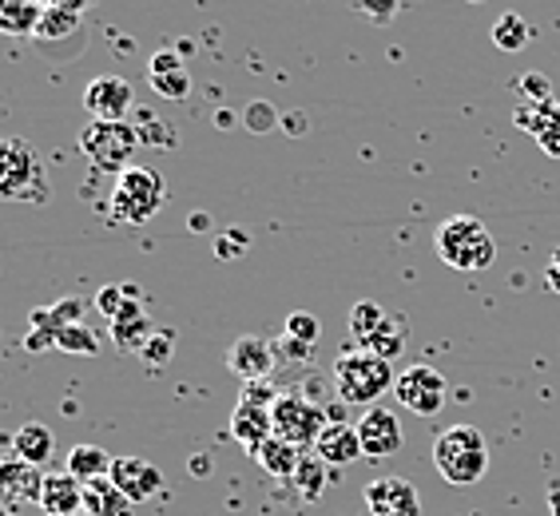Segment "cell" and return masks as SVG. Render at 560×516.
Masks as SVG:
<instances>
[{
  "mask_svg": "<svg viewBox=\"0 0 560 516\" xmlns=\"http://www.w3.org/2000/svg\"><path fill=\"white\" fill-rule=\"evenodd\" d=\"M207 226H211V219L207 215H191V231H207Z\"/></svg>",
  "mask_w": 560,
  "mask_h": 516,
  "instance_id": "7bdbcfd3",
  "label": "cell"
},
{
  "mask_svg": "<svg viewBox=\"0 0 560 516\" xmlns=\"http://www.w3.org/2000/svg\"><path fill=\"white\" fill-rule=\"evenodd\" d=\"M140 128H131L128 119H92L84 131H80V151H84V160L96 167V172H108V175H124L131 167V155L140 148Z\"/></svg>",
  "mask_w": 560,
  "mask_h": 516,
  "instance_id": "5b68a950",
  "label": "cell"
},
{
  "mask_svg": "<svg viewBox=\"0 0 560 516\" xmlns=\"http://www.w3.org/2000/svg\"><path fill=\"white\" fill-rule=\"evenodd\" d=\"M386 314L389 310H382V302H374V298L354 302V310H350V333H354V342L370 338V333L382 326V318H386Z\"/></svg>",
  "mask_w": 560,
  "mask_h": 516,
  "instance_id": "83f0119b",
  "label": "cell"
},
{
  "mask_svg": "<svg viewBox=\"0 0 560 516\" xmlns=\"http://www.w3.org/2000/svg\"><path fill=\"white\" fill-rule=\"evenodd\" d=\"M549 508H552V516H560V489H552L549 493Z\"/></svg>",
  "mask_w": 560,
  "mask_h": 516,
  "instance_id": "ee69618b",
  "label": "cell"
},
{
  "mask_svg": "<svg viewBox=\"0 0 560 516\" xmlns=\"http://www.w3.org/2000/svg\"><path fill=\"white\" fill-rule=\"evenodd\" d=\"M493 44L501 52H521L528 44V24L521 12H505V16H497L493 24Z\"/></svg>",
  "mask_w": 560,
  "mask_h": 516,
  "instance_id": "4316f807",
  "label": "cell"
},
{
  "mask_svg": "<svg viewBox=\"0 0 560 516\" xmlns=\"http://www.w3.org/2000/svg\"><path fill=\"white\" fill-rule=\"evenodd\" d=\"M40 484L44 469L21 461V457H0V505H36Z\"/></svg>",
  "mask_w": 560,
  "mask_h": 516,
  "instance_id": "5bb4252c",
  "label": "cell"
},
{
  "mask_svg": "<svg viewBox=\"0 0 560 516\" xmlns=\"http://www.w3.org/2000/svg\"><path fill=\"white\" fill-rule=\"evenodd\" d=\"M163 203H167L163 175L151 172V167H128V172L116 179V191H112V219H116V223L140 226L160 215Z\"/></svg>",
  "mask_w": 560,
  "mask_h": 516,
  "instance_id": "8992f818",
  "label": "cell"
},
{
  "mask_svg": "<svg viewBox=\"0 0 560 516\" xmlns=\"http://www.w3.org/2000/svg\"><path fill=\"white\" fill-rule=\"evenodd\" d=\"M250 457L259 461L262 473L282 477V481H287V477H294V469H299L302 449H299V445H291V442H282V437H267V442L250 453Z\"/></svg>",
  "mask_w": 560,
  "mask_h": 516,
  "instance_id": "7402d4cb",
  "label": "cell"
},
{
  "mask_svg": "<svg viewBox=\"0 0 560 516\" xmlns=\"http://www.w3.org/2000/svg\"><path fill=\"white\" fill-rule=\"evenodd\" d=\"M0 516H16V513H12V508H9V505H0Z\"/></svg>",
  "mask_w": 560,
  "mask_h": 516,
  "instance_id": "f6af8a7d",
  "label": "cell"
},
{
  "mask_svg": "<svg viewBox=\"0 0 560 516\" xmlns=\"http://www.w3.org/2000/svg\"><path fill=\"white\" fill-rule=\"evenodd\" d=\"M398 374H394V362L370 354V350H346L335 362V389L346 406H377V398L394 389Z\"/></svg>",
  "mask_w": 560,
  "mask_h": 516,
  "instance_id": "3957f363",
  "label": "cell"
},
{
  "mask_svg": "<svg viewBox=\"0 0 560 516\" xmlns=\"http://www.w3.org/2000/svg\"><path fill=\"white\" fill-rule=\"evenodd\" d=\"M243 247H247V235H243V231H235V243H219V255L231 258V250H235V255H238V250H243Z\"/></svg>",
  "mask_w": 560,
  "mask_h": 516,
  "instance_id": "ab89813d",
  "label": "cell"
},
{
  "mask_svg": "<svg viewBox=\"0 0 560 516\" xmlns=\"http://www.w3.org/2000/svg\"><path fill=\"white\" fill-rule=\"evenodd\" d=\"M33 40L40 44L44 56H52V60H72V56L84 52V44H88L84 12L60 9V4H44V16H40V24H36Z\"/></svg>",
  "mask_w": 560,
  "mask_h": 516,
  "instance_id": "ba28073f",
  "label": "cell"
},
{
  "mask_svg": "<svg viewBox=\"0 0 560 516\" xmlns=\"http://www.w3.org/2000/svg\"><path fill=\"white\" fill-rule=\"evenodd\" d=\"M44 4H60V9H72V12H88L96 0H44Z\"/></svg>",
  "mask_w": 560,
  "mask_h": 516,
  "instance_id": "60d3db41",
  "label": "cell"
},
{
  "mask_svg": "<svg viewBox=\"0 0 560 516\" xmlns=\"http://www.w3.org/2000/svg\"><path fill=\"white\" fill-rule=\"evenodd\" d=\"M314 453H318L326 465H335V469H346V465H354L366 457V453H362V437H358V425H346V421H330V425L318 433Z\"/></svg>",
  "mask_w": 560,
  "mask_h": 516,
  "instance_id": "2e32d148",
  "label": "cell"
},
{
  "mask_svg": "<svg viewBox=\"0 0 560 516\" xmlns=\"http://www.w3.org/2000/svg\"><path fill=\"white\" fill-rule=\"evenodd\" d=\"M318 333H323V326H318V318L306 310L291 314L287 318V330H282V342L291 345H306V350H314V342H318Z\"/></svg>",
  "mask_w": 560,
  "mask_h": 516,
  "instance_id": "f546056e",
  "label": "cell"
},
{
  "mask_svg": "<svg viewBox=\"0 0 560 516\" xmlns=\"http://www.w3.org/2000/svg\"><path fill=\"white\" fill-rule=\"evenodd\" d=\"M366 516H370V513H366Z\"/></svg>",
  "mask_w": 560,
  "mask_h": 516,
  "instance_id": "bcb514c9",
  "label": "cell"
},
{
  "mask_svg": "<svg viewBox=\"0 0 560 516\" xmlns=\"http://www.w3.org/2000/svg\"><path fill=\"white\" fill-rule=\"evenodd\" d=\"M433 465L457 489H469L489 473V445L477 425H450L433 442Z\"/></svg>",
  "mask_w": 560,
  "mask_h": 516,
  "instance_id": "7a4b0ae2",
  "label": "cell"
},
{
  "mask_svg": "<svg viewBox=\"0 0 560 516\" xmlns=\"http://www.w3.org/2000/svg\"><path fill=\"white\" fill-rule=\"evenodd\" d=\"M394 398L401 406L418 413V418H433V413H442L445 398H450V382L438 366L430 362H418V366H406L394 382Z\"/></svg>",
  "mask_w": 560,
  "mask_h": 516,
  "instance_id": "9c48e42d",
  "label": "cell"
},
{
  "mask_svg": "<svg viewBox=\"0 0 560 516\" xmlns=\"http://www.w3.org/2000/svg\"><path fill=\"white\" fill-rule=\"evenodd\" d=\"M270 421H275V437L299 445V449H314L318 433L330 425L326 409L306 398V394H299V389H282L275 406H270Z\"/></svg>",
  "mask_w": 560,
  "mask_h": 516,
  "instance_id": "52a82bcc",
  "label": "cell"
},
{
  "mask_svg": "<svg viewBox=\"0 0 560 516\" xmlns=\"http://www.w3.org/2000/svg\"><path fill=\"white\" fill-rule=\"evenodd\" d=\"M291 481L299 484V493L306 496V501H323L326 481H330V465H326L318 453H302V461H299V469H294Z\"/></svg>",
  "mask_w": 560,
  "mask_h": 516,
  "instance_id": "484cf974",
  "label": "cell"
},
{
  "mask_svg": "<svg viewBox=\"0 0 560 516\" xmlns=\"http://www.w3.org/2000/svg\"><path fill=\"white\" fill-rule=\"evenodd\" d=\"M36 505L44 508V516H75L84 513V484L75 481L72 473H44L40 484V501Z\"/></svg>",
  "mask_w": 560,
  "mask_h": 516,
  "instance_id": "ac0fdd59",
  "label": "cell"
},
{
  "mask_svg": "<svg viewBox=\"0 0 560 516\" xmlns=\"http://www.w3.org/2000/svg\"><path fill=\"white\" fill-rule=\"evenodd\" d=\"M148 80L163 99H175V104H179V99L191 96V75H187V68H179V72H163V75H148Z\"/></svg>",
  "mask_w": 560,
  "mask_h": 516,
  "instance_id": "4dcf8cb0",
  "label": "cell"
},
{
  "mask_svg": "<svg viewBox=\"0 0 560 516\" xmlns=\"http://www.w3.org/2000/svg\"><path fill=\"white\" fill-rule=\"evenodd\" d=\"M275 357H279V350H275L267 338L247 333V338H238V342L226 350V370L235 377H243V382H267V374L275 370Z\"/></svg>",
  "mask_w": 560,
  "mask_h": 516,
  "instance_id": "4fadbf2b",
  "label": "cell"
},
{
  "mask_svg": "<svg viewBox=\"0 0 560 516\" xmlns=\"http://www.w3.org/2000/svg\"><path fill=\"white\" fill-rule=\"evenodd\" d=\"M44 16V0H0V33L33 36Z\"/></svg>",
  "mask_w": 560,
  "mask_h": 516,
  "instance_id": "cb8c5ba5",
  "label": "cell"
},
{
  "mask_svg": "<svg viewBox=\"0 0 560 516\" xmlns=\"http://www.w3.org/2000/svg\"><path fill=\"white\" fill-rule=\"evenodd\" d=\"M0 199H16V203H44L48 199L44 160L21 136L0 140Z\"/></svg>",
  "mask_w": 560,
  "mask_h": 516,
  "instance_id": "277c9868",
  "label": "cell"
},
{
  "mask_svg": "<svg viewBox=\"0 0 560 516\" xmlns=\"http://www.w3.org/2000/svg\"><path fill=\"white\" fill-rule=\"evenodd\" d=\"M56 350H65V354L96 357L100 354V333H92L88 326H68V330L56 333Z\"/></svg>",
  "mask_w": 560,
  "mask_h": 516,
  "instance_id": "f1b7e54d",
  "label": "cell"
},
{
  "mask_svg": "<svg viewBox=\"0 0 560 516\" xmlns=\"http://www.w3.org/2000/svg\"><path fill=\"white\" fill-rule=\"evenodd\" d=\"M537 143H540V151H545L549 160H560V124H552V128L540 131Z\"/></svg>",
  "mask_w": 560,
  "mask_h": 516,
  "instance_id": "74e56055",
  "label": "cell"
},
{
  "mask_svg": "<svg viewBox=\"0 0 560 516\" xmlns=\"http://www.w3.org/2000/svg\"><path fill=\"white\" fill-rule=\"evenodd\" d=\"M521 92L533 96V104H549V84H545V75L533 72V75H521Z\"/></svg>",
  "mask_w": 560,
  "mask_h": 516,
  "instance_id": "8d00e7d4",
  "label": "cell"
},
{
  "mask_svg": "<svg viewBox=\"0 0 560 516\" xmlns=\"http://www.w3.org/2000/svg\"><path fill=\"white\" fill-rule=\"evenodd\" d=\"M358 350H370V354L394 362V357L406 350V318H401V314H386V318H382V326H377L370 338H362V342H358Z\"/></svg>",
  "mask_w": 560,
  "mask_h": 516,
  "instance_id": "603a6c76",
  "label": "cell"
},
{
  "mask_svg": "<svg viewBox=\"0 0 560 516\" xmlns=\"http://www.w3.org/2000/svg\"><path fill=\"white\" fill-rule=\"evenodd\" d=\"M131 104H136V87L124 75H96L84 87V108L92 112V119H108V124L128 119Z\"/></svg>",
  "mask_w": 560,
  "mask_h": 516,
  "instance_id": "7c38bea8",
  "label": "cell"
},
{
  "mask_svg": "<svg viewBox=\"0 0 560 516\" xmlns=\"http://www.w3.org/2000/svg\"><path fill=\"white\" fill-rule=\"evenodd\" d=\"M366 513L370 516H421L418 484L406 477H377L366 484Z\"/></svg>",
  "mask_w": 560,
  "mask_h": 516,
  "instance_id": "8fae6325",
  "label": "cell"
},
{
  "mask_svg": "<svg viewBox=\"0 0 560 516\" xmlns=\"http://www.w3.org/2000/svg\"><path fill=\"white\" fill-rule=\"evenodd\" d=\"M358 9L366 12L374 24H389L394 12H398V0H358Z\"/></svg>",
  "mask_w": 560,
  "mask_h": 516,
  "instance_id": "d590c367",
  "label": "cell"
},
{
  "mask_svg": "<svg viewBox=\"0 0 560 516\" xmlns=\"http://www.w3.org/2000/svg\"><path fill=\"white\" fill-rule=\"evenodd\" d=\"M112 481L124 489V496H128L131 505H143V501H151V496L160 493L163 473L151 461H143V457H116Z\"/></svg>",
  "mask_w": 560,
  "mask_h": 516,
  "instance_id": "9a60e30c",
  "label": "cell"
},
{
  "mask_svg": "<svg viewBox=\"0 0 560 516\" xmlns=\"http://www.w3.org/2000/svg\"><path fill=\"white\" fill-rule=\"evenodd\" d=\"M131 501L124 496L112 477H96V481L84 484V513L88 516H131Z\"/></svg>",
  "mask_w": 560,
  "mask_h": 516,
  "instance_id": "ffe728a7",
  "label": "cell"
},
{
  "mask_svg": "<svg viewBox=\"0 0 560 516\" xmlns=\"http://www.w3.org/2000/svg\"><path fill=\"white\" fill-rule=\"evenodd\" d=\"M175 350V338L172 333H151V342L143 345V357H148L151 366H160V362H167V354Z\"/></svg>",
  "mask_w": 560,
  "mask_h": 516,
  "instance_id": "e575fe53",
  "label": "cell"
},
{
  "mask_svg": "<svg viewBox=\"0 0 560 516\" xmlns=\"http://www.w3.org/2000/svg\"><path fill=\"white\" fill-rule=\"evenodd\" d=\"M124 302H128V298H124V286H104V291L96 294V310L112 322V318L124 310Z\"/></svg>",
  "mask_w": 560,
  "mask_h": 516,
  "instance_id": "836d02e7",
  "label": "cell"
},
{
  "mask_svg": "<svg viewBox=\"0 0 560 516\" xmlns=\"http://www.w3.org/2000/svg\"><path fill=\"white\" fill-rule=\"evenodd\" d=\"M191 473H195V477H207V473H211V457H203V453H195V457H191Z\"/></svg>",
  "mask_w": 560,
  "mask_h": 516,
  "instance_id": "b9f144b4",
  "label": "cell"
},
{
  "mask_svg": "<svg viewBox=\"0 0 560 516\" xmlns=\"http://www.w3.org/2000/svg\"><path fill=\"white\" fill-rule=\"evenodd\" d=\"M52 449H56L52 430L40 425V421H24L21 430H16V437H12V453H16L21 461L36 465V469L52 461Z\"/></svg>",
  "mask_w": 560,
  "mask_h": 516,
  "instance_id": "44dd1931",
  "label": "cell"
},
{
  "mask_svg": "<svg viewBox=\"0 0 560 516\" xmlns=\"http://www.w3.org/2000/svg\"><path fill=\"white\" fill-rule=\"evenodd\" d=\"M112 465H116V457L100 445H72V453H68V473L80 484L96 481V477H112Z\"/></svg>",
  "mask_w": 560,
  "mask_h": 516,
  "instance_id": "d4e9b609",
  "label": "cell"
},
{
  "mask_svg": "<svg viewBox=\"0 0 560 516\" xmlns=\"http://www.w3.org/2000/svg\"><path fill=\"white\" fill-rule=\"evenodd\" d=\"M151 318L143 314V306L136 298L124 302V310L112 318V342L119 345V350H140L143 354V345L151 342Z\"/></svg>",
  "mask_w": 560,
  "mask_h": 516,
  "instance_id": "d6986e66",
  "label": "cell"
},
{
  "mask_svg": "<svg viewBox=\"0 0 560 516\" xmlns=\"http://www.w3.org/2000/svg\"><path fill=\"white\" fill-rule=\"evenodd\" d=\"M433 250L450 270H462V274H477V270L493 267L497 258V238L477 215H453L438 226L433 235Z\"/></svg>",
  "mask_w": 560,
  "mask_h": 516,
  "instance_id": "6da1fadb",
  "label": "cell"
},
{
  "mask_svg": "<svg viewBox=\"0 0 560 516\" xmlns=\"http://www.w3.org/2000/svg\"><path fill=\"white\" fill-rule=\"evenodd\" d=\"M179 68H184V52H179V48H163V52H155V56H151L148 75L179 72Z\"/></svg>",
  "mask_w": 560,
  "mask_h": 516,
  "instance_id": "d6a6232c",
  "label": "cell"
},
{
  "mask_svg": "<svg viewBox=\"0 0 560 516\" xmlns=\"http://www.w3.org/2000/svg\"><path fill=\"white\" fill-rule=\"evenodd\" d=\"M358 437H362V453L370 461H389L394 453H401L406 445V433H401V421L394 409L386 406H370L358 421Z\"/></svg>",
  "mask_w": 560,
  "mask_h": 516,
  "instance_id": "30bf717a",
  "label": "cell"
},
{
  "mask_svg": "<svg viewBox=\"0 0 560 516\" xmlns=\"http://www.w3.org/2000/svg\"><path fill=\"white\" fill-rule=\"evenodd\" d=\"M231 433H235V442L247 453H255L267 437H275V421H270L267 401H238L235 413H231Z\"/></svg>",
  "mask_w": 560,
  "mask_h": 516,
  "instance_id": "e0dca14e",
  "label": "cell"
},
{
  "mask_svg": "<svg viewBox=\"0 0 560 516\" xmlns=\"http://www.w3.org/2000/svg\"><path fill=\"white\" fill-rule=\"evenodd\" d=\"M545 282H549L552 294H560V247L549 255V267H545Z\"/></svg>",
  "mask_w": 560,
  "mask_h": 516,
  "instance_id": "f35d334b",
  "label": "cell"
},
{
  "mask_svg": "<svg viewBox=\"0 0 560 516\" xmlns=\"http://www.w3.org/2000/svg\"><path fill=\"white\" fill-rule=\"evenodd\" d=\"M243 124H247L255 136H262V131H270L275 124H279V112L270 108V104H262V99H255V104L243 112Z\"/></svg>",
  "mask_w": 560,
  "mask_h": 516,
  "instance_id": "1f68e13d",
  "label": "cell"
}]
</instances>
